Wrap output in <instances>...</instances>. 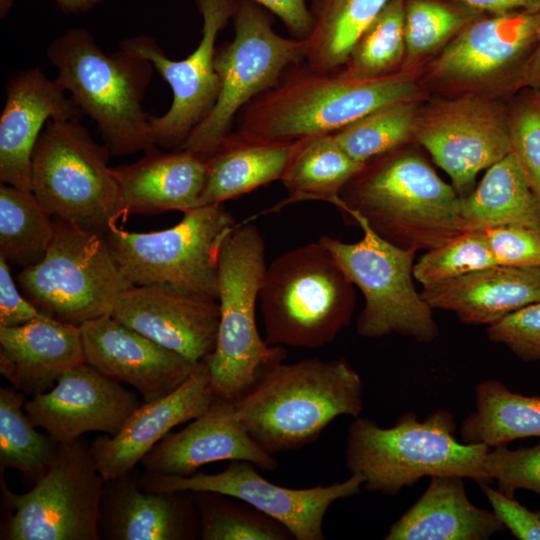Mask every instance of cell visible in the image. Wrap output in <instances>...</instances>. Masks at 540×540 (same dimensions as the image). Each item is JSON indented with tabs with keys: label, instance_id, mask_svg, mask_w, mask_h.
<instances>
[{
	"label": "cell",
	"instance_id": "obj_1",
	"mask_svg": "<svg viewBox=\"0 0 540 540\" xmlns=\"http://www.w3.org/2000/svg\"><path fill=\"white\" fill-rule=\"evenodd\" d=\"M460 205L453 186L406 144L367 161L334 206L398 247L427 251L468 231Z\"/></svg>",
	"mask_w": 540,
	"mask_h": 540
},
{
	"label": "cell",
	"instance_id": "obj_2",
	"mask_svg": "<svg viewBox=\"0 0 540 540\" xmlns=\"http://www.w3.org/2000/svg\"><path fill=\"white\" fill-rule=\"evenodd\" d=\"M421 96L416 72L362 79L341 70L320 72L303 61L239 112L235 131L261 141L295 142L333 134L383 105Z\"/></svg>",
	"mask_w": 540,
	"mask_h": 540
},
{
	"label": "cell",
	"instance_id": "obj_3",
	"mask_svg": "<svg viewBox=\"0 0 540 540\" xmlns=\"http://www.w3.org/2000/svg\"><path fill=\"white\" fill-rule=\"evenodd\" d=\"M251 437L268 453L315 441L339 416L358 417L363 384L345 360L277 361L259 369L251 388L235 401Z\"/></svg>",
	"mask_w": 540,
	"mask_h": 540
},
{
	"label": "cell",
	"instance_id": "obj_4",
	"mask_svg": "<svg viewBox=\"0 0 540 540\" xmlns=\"http://www.w3.org/2000/svg\"><path fill=\"white\" fill-rule=\"evenodd\" d=\"M56 80L83 115L95 123L111 155L124 156L156 146L151 115L143 109L153 65L123 49L106 54L83 27L56 37L46 51Z\"/></svg>",
	"mask_w": 540,
	"mask_h": 540
},
{
	"label": "cell",
	"instance_id": "obj_5",
	"mask_svg": "<svg viewBox=\"0 0 540 540\" xmlns=\"http://www.w3.org/2000/svg\"><path fill=\"white\" fill-rule=\"evenodd\" d=\"M456 429L453 414L443 408L422 421L406 412L390 428L358 416L348 429L346 466L362 475L367 491L387 496L424 476L457 475L479 485L490 483L484 468L490 448L459 441Z\"/></svg>",
	"mask_w": 540,
	"mask_h": 540
},
{
	"label": "cell",
	"instance_id": "obj_6",
	"mask_svg": "<svg viewBox=\"0 0 540 540\" xmlns=\"http://www.w3.org/2000/svg\"><path fill=\"white\" fill-rule=\"evenodd\" d=\"M265 342L317 348L350 323L354 285L318 240L291 249L266 268L259 292Z\"/></svg>",
	"mask_w": 540,
	"mask_h": 540
},
{
	"label": "cell",
	"instance_id": "obj_7",
	"mask_svg": "<svg viewBox=\"0 0 540 540\" xmlns=\"http://www.w3.org/2000/svg\"><path fill=\"white\" fill-rule=\"evenodd\" d=\"M266 268L261 232L251 223L237 224L219 251L220 321L214 350L205 359L216 397L236 401L261 367L286 357L282 346L268 345L257 329L256 303Z\"/></svg>",
	"mask_w": 540,
	"mask_h": 540
},
{
	"label": "cell",
	"instance_id": "obj_8",
	"mask_svg": "<svg viewBox=\"0 0 540 540\" xmlns=\"http://www.w3.org/2000/svg\"><path fill=\"white\" fill-rule=\"evenodd\" d=\"M110 155L80 119L49 120L32 156V192L52 217L106 235L124 217Z\"/></svg>",
	"mask_w": 540,
	"mask_h": 540
},
{
	"label": "cell",
	"instance_id": "obj_9",
	"mask_svg": "<svg viewBox=\"0 0 540 540\" xmlns=\"http://www.w3.org/2000/svg\"><path fill=\"white\" fill-rule=\"evenodd\" d=\"M234 37L216 48L217 100L205 119L178 149L208 159L233 131L239 112L273 87L285 70L305 61L306 39L283 37L273 29V15L250 0H237Z\"/></svg>",
	"mask_w": 540,
	"mask_h": 540
},
{
	"label": "cell",
	"instance_id": "obj_10",
	"mask_svg": "<svg viewBox=\"0 0 540 540\" xmlns=\"http://www.w3.org/2000/svg\"><path fill=\"white\" fill-rule=\"evenodd\" d=\"M54 223L43 259L16 276L25 297L44 315L77 326L111 315L134 285L121 272L105 235L58 218Z\"/></svg>",
	"mask_w": 540,
	"mask_h": 540
},
{
	"label": "cell",
	"instance_id": "obj_11",
	"mask_svg": "<svg viewBox=\"0 0 540 540\" xmlns=\"http://www.w3.org/2000/svg\"><path fill=\"white\" fill-rule=\"evenodd\" d=\"M353 224L363 231L359 241L346 243L329 236L319 241L363 295L357 333L366 338L398 334L421 343L435 340L440 331L433 309L413 282L417 251L388 242L360 218Z\"/></svg>",
	"mask_w": 540,
	"mask_h": 540
},
{
	"label": "cell",
	"instance_id": "obj_12",
	"mask_svg": "<svg viewBox=\"0 0 540 540\" xmlns=\"http://www.w3.org/2000/svg\"><path fill=\"white\" fill-rule=\"evenodd\" d=\"M173 227L148 233L112 225L105 237L123 275L134 285L170 283L218 300V258L235 227L222 204L183 212Z\"/></svg>",
	"mask_w": 540,
	"mask_h": 540
},
{
	"label": "cell",
	"instance_id": "obj_13",
	"mask_svg": "<svg viewBox=\"0 0 540 540\" xmlns=\"http://www.w3.org/2000/svg\"><path fill=\"white\" fill-rule=\"evenodd\" d=\"M536 41V13L482 14L427 64L426 80L453 96L511 98L522 89Z\"/></svg>",
	"mask_w": 540,
	"mask_h": 540
},
{
	"label": "cell",
	"instance_id": "obj_14",
	"mask_svg": "<svg viewBox=\"0 0 540 540\" xmlns=\"http://www.w3.org/2000/svg\"><path fill=\"white\" fill-rule=\"evenodd\" d=\"M105 481L81 438L59 443L47 471L25 493L2 486L8 517L1 539L98 540Z\"/></svg>",
	"mask_w": 540,
	"mask_h": 540
},
{
	"label": "cell",
	"instance_id": "obj_15",
	"mask_svg": "<svg viewBox=\"0 0 540 540\" xmlns=\"http://www.w3.org/2000/svg\"><path fill=\"white\" fill-rule=\"evenodd\" d=\"M413 140L463 198L475 188L479 172L511 152L508 107L502 100L473 94L431 101L418 108Z\"/></svg>",
	"mask_w": 540,
	"mask_h": 540
},
{
	"label": "cell",
	"instance_id": "obj_16",
	"mask_svg": "<svg viewBox=\"0 0 540 540\" xmlns=\"http://www.w3.org/2000/svg\"><path fill=\"white\" fill-rule=\"evenodd\" d=\"M254 464L232 460L217 474L196 472L191 476H171L145 471L139 486L150 492H211L241 500L286 527L296 540H324L323 520L337 500L360 493L362 475L352 473L343 482L310 488H288L261 476Z\"/></svg>",
	"mask_w": 540,
	"mask_h": 540
},
{
	"label": "cell",
	"instance_id": "obj_17",
	"mask_svg": "<svg viewBox=\"0 0 540 540\" xmlns=\"http://www.w3.org/2000/svg\"><path fill=\"white\" fill-rule=\"evenodd\" d=\"M202 17L201 39L186 58L172 60L150 36L122 40L120 48L149 61L172 90V103L161 116H151L156 146L178 149L213 108L219 93L214 57L219 32L232 19L237 0H195Z\"/></svg>",
	"mask_w": 540,
	"mask_h": 540
},
{
	"label": "cell",
	"instance_id": "obj_18",
	"mask_svg": "<svg viewBox=\"0 0 540 540\" xmlns=\"http://www.w3.org/2000/svg\"><path fill=\"white\" fill-rule=\"evenodd\" d=\"M111 316L193 363L214 350L220 321L218 300L170 283L133 286Z\"/></svg>",
	"mask_w": 540,
	"mask_h": 540
},
{
	"label": "cell",
	"instance_id": "obj_19",
	"mask_svg": "<svg viewBox=\"0 0 540 540\" xmlns=\"http://www.w3.org/2000/svg\"><path fill=\"white\" fill-rule=\"evenodd\" d=\"M141 405L136 395L88 363L74 367L49 391L25 402L32 423L58 443H68L87 432L117 434Z\"/></svg>",
	"mask_w": 540,
	"mask_h": 540
},
{
	"label": "cell",
	"instance_id": "obj_20",
	"mask_svg": "<svg viewBox=\"0 0 540 540\" xmlns=\"http://www.w3.org/2000/svg\"><path fill=\"white\" fill-rule=\"evenodd\" d=\"M86 363L109 378L133 386L144 402L177 389L193 372V363L111 315L80 325Z\"/></svg>",
	"mask_w": 540,
	"mask_h": 540
},
{
	"label": "cell",
	"instance_id": "obj_21",
	"mask_svg": "<svg viewBox=\"0 0 540 540\" xmlns=\"http://www.w3.org/2000/svg\"><path fill=\"white\" fill-rule=\"evenodd\" d=\"M0 116L1 183L32 190V156L49 120L80 119L82 111L39 67L9 76Z\"/></svg>",
	"mask_w": 540,
	"mask_h": 540
},
{
	"label": "cell",
	"instance_id": "obj_22",
	"mask_svg": "<svg viewBox=\"0 0 540 540\" xmlns=\"http://www.w3.org/2000/svg\"><path fill=\"white\" fill-rule=\"evenodd\" d=\"M215 397L203 360L173 392L141 403L117 434L99 436L90 445L103 480L110 481L133 470L172 428L201 416Z\"/></svg>",
	"mask_w": 540,
	"mask_h": 540
},
{
	"label": "cell",
	"instance_id": "obj_23",
	"mask_svg": "<svg viewBox=\"0 0 540 540\" xmlns=\"http://www.w3.org/2000/svg\"><path fill=\"white\" fill-rule=\"evenodd\" d=\"M244 460L274 471L278 461L243 425L235 401L215 397L209 408L178 432L168 433L141 460L145 471L191 476L209 463Z\"/></svg>",
	"mask_w": 540,
	"mask_h": 540
},
{
	"label": "cell",
	"instance_id": "obj_24",
	"mask_svg": "<svg viewBox=\"0 0 540 540\" xmlns=\"http://www.w3.org/2000/svg\"><path fill=\"white\" fill-rule=\"evenodd\" d=\"M83 363L80 326L44 315L23 325L0 327V372L19 391L45 392Z\"/></svg>",
	"mask_w": 540,
	"mask_h": 540
},
{
	"label": "cell",
	"instance_id": "obj_25",
	"mask_svg": "<svg viewBox=\"0 0 540 540\" xmlns=\"http://www.w3.org/2000/svg\"><path fill=\"white\" fill-rule=\"evenodd\" d=\"M185 491L150 492L139 486L135 468L105 481L100 506V538L112 540H182L193 536Z\"/></svg>",
	"mask_w": 540,
	"mask_h": 540
},
{
	"label": "cell",
	"instance_id": "obj_26",
	"mask_svg": "<svg viewBox=\"0 0 540 540\" xmlns=\"http://www.w3.org/2000/svg\"><path fill=\"white\" fill-rule=\"evenodd\" d=\"M138 161L114 168L124 216L200 206L207 159L185 149L162 153L154 146Z\"/></svg>",
	"mask_w": 540,
	"mask_h": 540
},
{
	"label": "cell",
	"instance_id": "obj_27",
	"mask_svg": "<svg viewBox=\"0 0 540 540\" xmlns=\"http://www.w3.org/2000/svg\"><path fill=\"white\" fill-rule=\"evenodd\" d=\"M428 305L454 313L466 324L491 325L540 301V267L494 265L429 288Z\"/></svg>",
	"mask_w": 540,
	"mask_h": 540
},
{
	"label": "cell",
	"instance_id": "obj_28",
	"mask_svg": "<svg viewBox=\"0 0 540 540\" xmlns=\"http://www.w3.org/2000/svg\"><path fill=\"white\" fill-rule=\"evenodd\" d=\"M430 478L420 498L390 526L386 540H487L505 529L493 511L469 500L464 477Z\"/></svg>",
	"mask_w": 540,
	"mask_h": 540
},
{
	"label": "cell",
	"instance_id": "obj_29",
	"mask_svg": "<svg viewBox=\"0 0 540 540\" xmlns=\"http://www.w3.org/2000/svg\"><path fill=\"white\" fill-rule=\"evenodd\" d=\"M295 142H268L232 131L207 159L200 206L223 202L282 179Z\"/></svg>",
	"mask_w": 540,
	"mask_h": 540
},
{
	"label": "cell",
	"instance_id": "obj_30",
	"mask_svg": "<svg viewBox=\"0 0 540 540\" xmlns=\"http://www.w3.org/2000/svg\"><path fill=\"white\" fill-rule=\"evenodd\" d=\"M460 209L468 230L516 225L540 232V202L512 152L486 170Z\"/></svg>",
	"mask_w": 540,
	"mask_h": 540
},
{
	"label": "cell",
	"instance_id": "obj_31",
	"mask_svg": "<svg viewBox=\"0 0 540 540\" xmlns=\"http://www.w3.org/2000/svg\"><path fill=\"white\" fill-rule=\"evenodd\" d=\"M461 441L489 448L526 437H540V396L508 389L497 380L476 387V409L462 422Z\"/></svg>",
	"mask_w": 540,
	"mask_h": 540
},
{
	"label": "cell",
	"instance_id": "obj_32",
	"mask_svg": "<svg viewBox=\"0 0 540 540\" xmlns=\"http://www.w3.org/2000/svg\"><path fill=\"white\" fill-rule=\"evenodd\" d=\"M363 166L340 147L333 134L300 140L281 179L289 196L270 211L305 200L335 205L341 190Z\"/></svg>",
	"mask_w": 540,
	"mask_h": 540
},
{
	"label": "cell",
	"instance_id": "obj_33",
	"mask_svg": "<svg viewBox=\"0 0 540 540\" xmlns=\"http://www.w3.org/2000/svg\"><path fill=\"white\" fill-rule=\"evenodd\" d=\"M389 1L310 0L306 64L320 72L341 70L356 40Z\"/></svg>",
	"mask_w": 540,
	"mask_h": 540
},
{
	"label": "cell",
	"instance_id": "obj_34",
	"mask_svg": "<svg viewBox=\"0 0 540 540\" xmlns=\"http://www.w3.org/2000/svg\"><path fill=\"white\" fill-rule=\"evenodd\" d=\"M55 234L54 218L32 190L1 183L0 255L22 268L40 262Z\"/></svg>",
	"mask_w": 540,
	"mask_h": 540
},
{
	"label": "cell",
	"instance_id": "obj_35",
	"mask_svg": "<svg viewBox=\"0 0 540 540\" xmlns=\"http://www.w3.org/2000/svg\"><path fill=\"white\" fill-rule=\"evenodd\" d=\"M21 392L0 389V464L37 481L49 468L58 442L36 430Z\"/></svg>",
	"mask_w": 540,
	"mask_h": 540
},
{
	"label": "cell",
	"instance_id": "obj_36",
	"mask_svg": "<svg viewBox=\"0 0 540 540\" xmlns=\"http://www.w3.org/2000/svg\"><path fill=\"white\" fill-rule=\"evenodd\" d=\"M482 14L461 3L404 0L406 52L401 70L416 72L425 59L436 55L465 25Z\"/></svg>",
	"mask_w": 540,
	"mask_h": 540
},
{
	"label": "cell",
	"instance_id": "obj_37",
	"mask_svg": "<svg viewBox=\"0 0 540 540\" xmlns=\"http://www.w3.org/2000/svg\"><path fill=\"white\" fill-rule=\"evenodd\" d=\"M418 100L383 105L333 133L340 147L354 160L367 161L413 140Z\"/></svg>",
	"mask_w": 540,
	"mask_h": 540
},
{
	"label": "cell",
	"instance_id": "obj_38",
	"mask_svg": "<svg viewBox=\"0 0 540 540\" xmlns=\"http://www.w3.org/2000/svg\"><path fill=\"white\" fill-rule=\"evenodd\" d=\"M405 52L404 0H390L356 40L341 71L362 79L393 74Z\"/></svg>",
	"mask_w": 540,
	"mask_h": 540
},
{
	"label": "cell",
	"instance_id": "obj_39",
	"mask_svg": "<svg viewBox=\"0 0 540 540\" xmlns=\"http://www.w3.org/2000/svg\"><path fill=\"white\" fill-rule=\"evenodd\" d=\"M203 540H287L289 530L253 508L233 505L211 492H192Z\"/></svg>",
	"mask_w": 540,
	"mask_h": 540
},
{
	"label": "cell",
	"instance_id": "obj_40",
	"mask_svg": "<svg viewBox=\"0 0 540 540\" xmlns=\"http://www.w3.org/2000/svg\"><path fill=\"white\" fill-rule=\"evenodd\" d=\"M494 265L484 232L468 230L425 251L415 262L413 275L423 288H429Z\"/></svg>",
	"mask_w": 540,
	"mask_h": 540
},
{
	"label": "cell",
	"instance_id": "obj_41",
	"mask_svg": "<svg viewBox=\"0 0 540 540\" xmlns=\"http://www.w3.org/2000/svg\"><path fill=\"white\" fill-rule=\"evenodd\" d=\"M507 107L511 152L540 202V94L523 88Z\"/></svg>",
	"mask_w": 540,
	"mask_h": 540
},
{
	"label": "cell",
	"instance_id": "obj_42",
	"mask_svg": "<svg viewBox=\"0 0 540 540\" xmlns=\"http://www.w3.org/2000/svg\"><path fill=\"white\" fill-rule=\"evenodd\" d=\"M484 468L491 480L498 481L499 490L508 496H513L517 489L540 495V442L516 450L506 445L490 448Z\"/></svg>",
	"mask_w": 540,
	"mask_h": 540
},
{
	"label": "cell",
	"instance_id": "obj_43",
	"mask_svg": "<svg viewBox=\"0 0 540 540\" xmlns=\"http://www.w3.org/2000/svg\"><path fill=\"white\" fill-rule=\"evenodd\" d=\"M487 337L525 362L540 361V301L487 326Z\"/></svg>",
	"mask_w": 540,
	"mask_h": 540
},
{
	"label": "cell",
	"instance_id": "obj_44",
	"mask_svg": "<svg viewBox=\"0 0 540 540\" xmlns=\"http://www.w3.org/2000/svg\"><path fill=\"white\" fill-rule=\"evenodd\" d=\"M482 231L497 265L540 267V232L516 225L489 227Z\"/></svg>",
	"mask_w": 540,
	"mask_h": 540
},
{
	"label": "cell",
	"instance_id": "obj_45",
	"mask_svg": "<svg viewBox=\"0 0 540 540\" xmlns=\"http://www.w3.org/2000/svg\"><path fill=\"white\" fill-rule=\"evenodd\" d=\"M504 528L520 540H540V517L489 483L479 485Z\"/></svg>",
	"mask_w": 540,
	"mask_h": 540
},
{
	"label": "cell",
	"instance_id": "obj_46",
	"mask_svg": "<svg viewBox=\"0 0 540 540\" xmlns=\"http://www.w3.org/2000/svg\"><path fill=\"white\" fill-rule=\"evenodd\" d=\"M24 297L12 277L9 262L0 255V327H15L43 317Z\"/></svg>",
	"mask_w": 540,
	"mask_h": 540
},
{
	"label": "cell",
	"instance_id": "obj_47",
	"mask_svg": "<svg viewBox=\"0 0 540 540\" xmlns=\"http://www.w3.org/2000/svg\"><path fill=\"white\" fill-rule=\"evenodd\" d=\"M263 7L284 24L292 37L307 39L312 29V18L306 0H250Z\"/></svg>",
	"mask_w": 540,
	"mask_h": 540
},
{
	"label": "cell",
	"instance_id": "obj_48",
	"mask_svg": "<svg viewBox=\"0 0 540 540\" xmlns=\"http://www.w3.org/2000/svg\"><path fill=\"white\" fill-rule=\"evenodd\" d=\"M484 14H501L514 11L536 13L540 0H454Z\"/></svg>",
	"mask_w": 540,
	"mask_h": 540
},
{
	"label": "cell",
	"instance_id": "obj_49",
	"mask_svg": "<svg viewBox=\"0 0 540 540\" xmlns=\"http://www.w3.org/2000/svg\"><path fill=\"white\" fill-rule=\"evenodd\" d=\"M537 41L524 73L522 89L529 88L540 94V10L536 12Z\"/></svg>",
	"mask_w": 540,
	"mask_h": 540
},
{
	"label": "cell",
	"instance_id": "obj_50",
	"mask_svg": "<svg viewBox=\"0 0 540 540\" xmlns=\"http://www.w3.org/2000/svg\"><path fill=\"white\" fill-rule=\"evenodd\" d=\"M100 0H56L59 8L67 14L87 12L95 7Z\"/></svg>",
	"mask_w": 540,
	"mask_h": 540
},
{
	"label": "cell",
	"instance_id": "obj_51",
	"mask_svg": "<svg viewBox=\"0 0 540 540\" xmlns=\"http://www.w3.org/2000/svg\"><path fill=\"white\" fill-rule=\"evenodd\" d=\"M13 0H0V14L3 18L10 10Z\"/></svg>",
	"mask_w": 540,
	"mask_h": 540
},
{
	"label": "cell",
	"instance_id": "obj_52",
	"mask_svg": "<svg viewBox=\"0 0 540 540\" xmlns=\"http://www.w3.org/2000/svg\"><path fill=\"white\" fill-rule=\"evenodd\" d=\"M537 513H538V515H539V517H540V511H537Z\"/></svg>",
	"mask_w": 540,
	"mask_h": 540
}]
</instances>
